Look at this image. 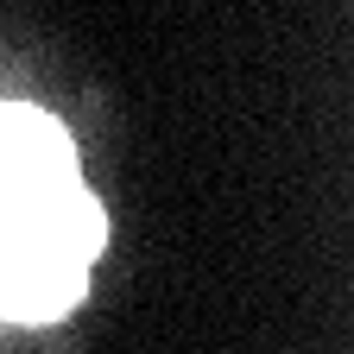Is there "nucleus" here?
<instances>
[{"label": "nucleus", "mask_w": 354, "mask_h": 354, "mask_svg": "<svg viewBox=\"0 0 354 354\" xmlns=\"http://www.w3.org/2000/svg\"><path fill=\"white\" fill-rule=\"evenodd\" d=\"M102 247V209L88 190L44 209H0V317H64Z\"/></svg>", "instance_id": "nucleus-1"}, {"label": "nucleus", "mask_w": 354, "mask_h": 354, "mask_svg": "<svg viewBox=\"0 0 354 354\" xmlns=\"http://www.w3.org/2000/svg\"><path fill=\"white\" fill-rule=\"evenodd\" d=\"M76 152L38 108H0V209H44L76 196Z\"/></svg>", "instance_id": "nucleus-2"}]
</instances>
